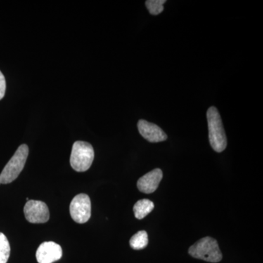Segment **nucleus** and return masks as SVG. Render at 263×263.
<instances>
[{"label":"nucleus","mask_w":263,"mask_h":263,"mask_svg":"<svg viewBox=\"0 0 263 263\" xmlns=\"http://www.w3.org/2000/svg\"><path fill=\"white\" fill-rule=\"evenodd\" d=\"M162 176L163 174H162V170L156 168L140 178L137 183V186L142 193L146 194L154 193L158 188L159 184L162 181Z\"/></svg>","instance_id":"9"},{"label":"nucleus","mask_w":263,"mask_h":263,"mask_svg":"<svg viewBox=\"0 0 263 263\" xmlns=\"http://www.w3.org/2000/svg\"><path fill=\"white\" fill-rule=\"evenodd\" d=\"M189 254L194 258L209 262H219L222 259L217 240L211 237H205L194 243L189 249Z\"/></svg>","instance_id":"2"},{"label":"nucleus","mask_w":263,"mask_h":263,"mask_svg":"<svg viewBox=\"0 0 263 263\" xmlns=\"http://www.w3.org/2000/svg\"><path fill=\"white\" fill-rule=\"evenodd\" d=\"M6 90V81H5V76L0 71V100L4 98Z\"/></svg>","instance_id":"14"},{"label":"nucleus","mask_w":263,"mask_h":263,"mask_svg":"<svg viewBox=\"0 0 263 263\" xmlns=\"http://www.w3.org/2000/svg\"><path fill=\"white\" fill-rule=\"evenodd\" d=\"M165 3V0H148L146 5L151 14L157 15L163 11V5Z\"/></svg>","instance_id":"13"},{"label":"nucleus","mask_w":263,"mask_h":263,"mask_svg":"<svg viewBox=\"0 0 263 263\" xmlns=\"http://www.w3.org/2000/svg\"><path fill=\"white\" fill-rule=\"evenodd\" d=\"M148 243V234L144 230L138 232L130 238L129 245L135 250L146 248Z\"/></svg>","instance_id":"11"},{"label":"nucleus","mask_w":263,"mask_h":263,"mask_svg":"<svg viewBox=\"0 0 263 263\" xmlns=\"http://www.w3.org/2000/svg\"><path fill=\"white\" fill-rule=\"evenodd\" d=\"M95 158L94 148L90 143L76 141L72 146L70 165L77 172H85L91 167Z\"/></svg>","instance_id":"4"},{"label":"nucleus","mask_w":263,"mask_h":263,"mask_svg":"<svg viewBox=\"0 0 263 263\" xmlns=\"http://www.w3.org/2000/svg\"><path fill=\"white\" fill-rule=\"evenodd\" d=\"M24 212L27 220L33 224L47 222L50 217L47 205L39 200L27 201L24 206Z\"/></svg>","instance_id":"6"},{"label":"nucleus","mask_w":263,"mask_h":263,"mask_svg":"<svg viewBox=\"0 0 263 263\" xmlns=\"http://www.w3.org/2000/svg\"><path fill=\"white\" fill-rule=\"evenodd\" d=\"M10 254V247L8 238L0 233V263L8 262Z\"/></svg>","instance_id":"12"},{"label":"nucleus","mask_w":263,"mask_h":263,"mask_svg":"<svg viewBox=\"0 0 263 263\" xmlns=\"http://www.w3.org/2000/svg\"><path fill=\"white\" fill-rule=\"evenodd\" d=\"M207 120L211 146L216 152H223L226 148L228 141L220 114L215 107H210L208 110Z\"/></svg>","instance_id":"1"},{"label":"nucleus","mask_w":263,"mask_h":263,"mask_svg":"<svg viewBox=\"0 0 263 263\" xmlns=\"http://www.w3.org/2000/svg\"><path fill=\"white\" fill-rule=\"evenodd\" d=\"M0 184H1V183H0Z\"/></svg>","instance_id":"15"},{"label":"nucleus","mask_w":263,"mask_h":263,"mask_svg":"<svg viewBox=\"0 0 263 263\" xmlns=\"http://www.w3.org/2000/svg\"><path fill=\"white\" fill-rule=\"evenodd\" d=\"M62 247L53 241L43 242L36 252L38 263H53L62 258Z\"/></svg>","instance_id":"7"},{"label":"nucleus","mask_w":263,"mask_h":263,"mask_svg":"<svg viewBox=\"0 0 263 263\" xmlns=\"http://www.w3.org/2000/svg\"><path fill=\"white\" fill-rule=\"evenodd\" d=\"M154 209H155V204L153 202L148 199H143V200H138L135 204L133 211L136 219H142L149 214Z\"/></svg>","instance_id":"10"},{"label":"nucleus","mask_w":263,"mask_h":263,"mask_svg":"<svg viewBox=\"0 0 263 263\" xmlns=\"http://www.w3.org/2000/svg\"><path fill=\"white\" fill-rule=\"evenodd\" d=\"M91 208L89 197L86 194H79L70 202L71 217L76 222L84 224L91 217Z\"/></svg>","instance_id":"5"},{"label":"nucleus","mask_w":263,"mask_h":263,"mask_svg":"<svg viewBox=\"0 0 263 263\" xmlns=\"http://www.w3.org/2000/svg\"><path fill=\"white\" fill-rule=\"evenodd\" d=\"M29 155L27 145L22 144L18 147L14 155L12 157L8 164L0 174V183L7 184L13 182L18 178L23 171Z\"/></svg>","instance_id":"3"},{"label":"nucleus","mask_w":263,"mask_h":263,"mask_svg":"<svg viewBox=\"0 0 263 263\" xmlns=\"http://www.w3.org/2000/svg\"><path fill=\"white\" fill-rule=\"evenodd\" d=\"M138 128L140 134L151 143H158L167 139L165 133L153 123L141 119L138 123Z\"/></svg>","instance_id":"8"}]
</instances>
